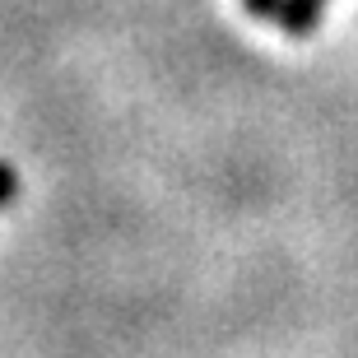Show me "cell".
<instances>
[{"label":"cell","mask_w":358,"mask_h":358,"mask_svg":"<svg viewBox=\"0 0 358 358\" xmlns=\"http://www.w3.org/2000/svg\"><path fill=\"white\" fill-rule=\"evenodd\" d=\"M14 191H19V177H14V168L10 163H0V210L14 200Z\"/></svg>","instance_id":"obj_2"},{"label":"cell","mask_w":358,"mask_h":358,"mask_svg":"<svg viewBox=\"0 0 358 358\" xmlns=\"http://www.w3.org/2000/svg\"><path fill=\"white\" fill-rule=\"evenodd\" d=\"M247 5V14H256V19H279V10H284V0H242Z\"/></svg>","instance_id":"obj_3"},{"label":"cell","mask_w":358,"mask_h":358,"mask_svg":"<svg viewBox=\"0 0 358 358\" xmlns=\"http://www.w3.org/2000/svg\"><path fill=\"white\" fill-rule=\"evenodd\" d=\"M321 10H326V0H284V10H279V24L289 38H307L312 28H317Z\"/></svg>","instance_id":"obj_1"}]
</instances>
